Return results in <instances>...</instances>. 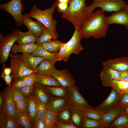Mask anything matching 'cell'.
<instances>
[{"label": "cell", "mask_w": 128, "mask_h": 128, "mask_svg": "<svg viewBox=\"0 0 128 128\" xmlns=\"http://www.w3.org/2000/svg\"><path fill=\"white\" fill-rule=\"evenodd\" d=\"M105 11L98 10L91 14L83 23L79 31L80 37L98 39L105 37L109 25L105 22Z\"/></svg>", "instance_id": "obj_1"}, {"label": "cell", "mask_w": 128, "mask_h": 128, "mask_svg": "<svg viewBox=\"0 0 128 128\" xmlns=\"http://www.w3.org/2000/svg\"><path fill=\"white\" fill-rule=\"evenodd\" d=\"M66 10L61 17L71 22L75 30L79 31L90 14L87 10L86 0H70Z\"/></svg>", "instance_id": "obj_2"}, {"label": "cell", "mask_w": 128, "mask_h": 128, "mask_svg": "<svg viewBox=\"0 0 128 128\" xmlns=\"http://www.w3.org/2000/svg\"><path fill=\"white\" fill-rule=\"evenodd\" d=\"M56 7L55 3H53L49 8L42 10L35 5L32 6L30 12L25 14L27 16L35 18L39 21L46 27L55 32H57L56 20L54 19L52 16Z\"/></svg>", "instance_id": "obj_3"}, {"label": "cell", "mask_w": 128, "mask_h": 128, "mask_svg": "<svg viewBox=\"0 0 128 128\" xmlns=\"http://www.w3.org/2000/svg\"><path fill=\"white\" fill-rule=\"evenodd\" d=\"M126 7V4L123 0H95L87 7L90 14L93 13L96 8L100 7L101 9L108 12L119 11Z\"/></svg>", "instance_id": "obj_4"}, {"label": "cell", "mask_w": 128, "mask_h": 128, "mask_svg": "<svg viewBox=\"0 0 128 128\" xmlns=\"http://www.w3.org/2000/svg\"><path fill=\"white\" fill-rule=\"evenodd\" d=\"M24 7L22 0H11L8 2L0 5V9L11 15L18 26L23 24L22 12Z\"/></svg>", "instance_id": "obj_5"}, {"label": "cell", "mask_w": 128, "mask_h": 128, "mask_svg": "<svg viewBox=\"0 0 128 128\" xmlns=\"http://www.w3.org/2000/svg\"><path fill=\"white\" fill-rule=\"evenodd\" d=\"M19 31L16 29L11 33L6 35L0 41V61L3 65L7 60L11 48L18 39Z\"/></svg>", "instance_id": "obj_6"}, {"label": "cell", "mask_w": 128, "mask_h": 128, "mask_svg": "<svg viewBox=\"0 0 128 128\" xmlns=\"http://www.w3.org/2000/svg\"><path fill=\"white\" fill-rule=\"evenodd\" d=\"M11 76L14 81L35 72L27 68L18 55L10 54Z\"/></svg>", "instance_id": "obj_7"}, {"label": "cell", "mask_w": 128, "mask_h": 128, "mask_svg": "<svg viewBox=\"0 0 128 128\" xmlns=\"http://www.w3.org/2000/svg\"><path fill=\"white\" fill-rule=\"evenodd\" d=\"M68 104L74 108L84 110L93 108L80 93L75 84L69 88Z\"/></svg>", "instance_id": "obj_8"}, {"label": "cell", "mask_w": 128, "mask_h": 128, "mask_svg": "<svg viewBox=\"0 0 128 128\" xmlns=\"http://www.w3.org/2000/svg\"><path fill=\"white\" fill-rule=\"evenodd\" d=\"M82 39L79 36V31L75 30L72 37L66 42V52L63 61H68L71 54H78L82 51L83 48L81 44V41Z\"/></svg>", "instance_id": "obj_9"}, {"label": "cell", "mask_w": 128, "mask_h": 128, "mask_svg": "<svg viewBox=\"0 0 128 128\" xmlns=\"http://www.w3.org/2000/svg\"><path fill=\"white\" fill-rule=\"evenodd\" d=\"M12 93L13 89L11 85H8L3 93L5 103L2 111L6 116L16 119L17 112L13 98Z\"/></svg>", "instance_id": "obj_10"}, {"label": "cell", "mask_w": 128, "mask_h": 128, "mask_svg": "<svg viewBox=\"0 0 128 128\" xmlns=\"http://www.w3.org/2000/svg\"><path fill=\"white\" fill-rule=\"evenodd\" d=\"M105 21L109 25L112 24L122 25L128 27V8L126 7L119 11L114 12L111 15L105 17Z\"/></svg>", "instance_id": "obj_11"}, {"label": "cell", "mask_w": 128, "mask_h": 128, "mask_svg": "<svg viewBox=\"0 0 128 128\" xmlns=\"http://www.w3.org/2000/svg\"><path fill=\"white\" fill-rule=\"evenodd\" d=\"M123 94L119 93L112 88L109 96L101 104L95 108L94 110L104 112L118 105L120 102Z\"/></svg>", "instance_id": "obj_12"}, {"label": "cell", "mask_w": 128, "mask_h": 128, "mask_svg": "<svg viewBox=\"0 0 128 128\" xmlns=\"http://www.w3.org/2000/svg\"><path fill=\"white\" fill-rule=\"evenodd\" d=\"M120 72L103 65L102 69L100 75V79L104 87H111L112 81L118 80Z\"/></svg>", "instance_id": "obj_13"}, {"label": "cell", "mask_w": 128, "mask_h": 128, "mask_svg": "<svg viewBox=\"0 0 128 128\" xmlns=\"http://www.w3.org/2000/svg\"><path fill=\"white\" fill-rule=\"evenodd\" d=\"M51 75L55 78L61 86L69 88L75 84V80L70 72L66 69L58 70Z\"/></svg>", "instance_id": "obj_14"}, {"label": "cell", "mask_w": 128, "mask_h": 128, "mask_svg": "<svg viewBox=\"0 0 128 128\" xmlns=\"http://www.w3.org/2000/svg\"><path fill=\"white\" fill-rule=\"evenodd\" d=\"M31 18L25 14L23 15V24L27 27L28 31L32 33L38 38L41 35L45 27L39 21L37 20L36 21H33Z\"/></svg>", "instance_id": "obj_15"}, {"label": "cell", "mask_w": 128, "mask_h": 128, "mask_svg": "<svg viewBox=\"0 0 128 128\" xmlns=\"http://www.w3.org/2000/svg\"><path fill=\"white\" fill-rule=\"evenodd\" d=\"M122 106L118 105L103 112L102 120L106 128L109 126L122 112Z\"/></svg>", "instance_id": "obj_16"}, {"label": "cell", "mask_w": 128, "mask_h": 128, "mask_svg": "<svg viewBox=\"0 0 128 128\" xmlns=\"http://www.w3.org/2000/svg\"><path fill=\"white\" fill-rule=\"evenodd\" d=\"M103 65L119 71L128 70V57L119 58L106 61Z\"/></svg>", "instance_id": "obj_17"}, {"label": "cell", "mask_w": 128, "mask_h": 128, "mask_svg": "<svg viewBox=\"0 0 128 128\" xmlns=\"http://www.w3.org/2000/svg\"><path fill=\"white\" fill-rule=\"evenodd\" d=\"M55 63L48 59H45L38 65L34 71L38 75H50L58 70L55 68Z\"/></svg>", "instance_id": "obj_18"}, {"label": "cell", "mask_w": 128, "mask_h": 128, "mask_svg": "<svg viewBox=\"0 0 128 128\" xmlns=\"http://www.w3.org/2000/svg\"><path fill=\"white\" fill-rule=\"evenodd\" d=\"M18 55L26 67L28 69L34 71L40 62L45 59L40 56L32 55L31 53Z\"/></svg>", "instance_id": "obj_19"}, {"label": "cell", "mask_w": 128, "mask_h": 128, "mask_svg": "<svg viewBox=\"0 0 128 128\" xmlns=\"http://www.w3.org/2000/svg\"><path fill=\"white\" fill-rule=\"evenodd\" d=\"M68 103V98L64 97H51L46 105L47 110H50L58 113Z\"/></svg>", "instance_id": "obj_20"}, {"label": "cell", "mask_w": 128, "mask_h": 128, "mask_svg": "<svg viewBox=\"0 0 128 128\" xmlns=\"http://www.w3.org/2000/svg\"><path fill=\"white\" fill-rule=\"evenodd\" d=\"M41 85L51 97H58L68 98L69 94V88L62 86L56 87Z\"/></svg>", "instance_id": "obj_21"}, {"label": "cell", "mask_w": 128, "mask_h": 128, "mask_svg": "<svg viewBox=\"0 0 128 128\" xmlns=\"http://www.w3.org/2000/svg\"><path fill=\"white\" fill-rule=\"evenodd\" d=\"M39 46L36 43L23 44H14L11 49L13 54H17L18 53L22 54L31 53L36 50Z\"/></svg>", "instance_id": "obj_22"}, {"label": "cell", "mask_w": 128, "mask_h": 128, "mask_svg": "<svg viewBox=\"0 0 128 128\" xmlns=\"http://www.w3.org/2000/svg\"><path fill=\"white\" fill-rule=\"evenodd\" d=\"M73 109L68 103L58 112L56 120L59 122L72 123L71 119Z\"/></svg>", "instance_id": "obj_23"}, {"label": "cell", "mask_w": 128, "mask_h": 128, "mask_svg": "<svg viewBox=\"0 0 128 128\" xmlns=\"http://www.w3.org/2000/svg\"><path fill=\"white\" fill-rule=\"evenodd\" d=\"M35 83L43 86L56 87L62 86L55 78L49 74H37Z\"/></svg>", "instance_id": "obj_24"}, {"label": "cell", "mask_w": 128, "mask_h": 128, "mask_svg": "<svg viewBox=\"0 0 128 128\" xmlns=\"http://www.w3.org/2000/svg\"><path fill=\"white\" fill-rule=\"evenodd\" d=\"M32 55L39 56L45 59H48L55 62L59 61V57L58 52L53 53L50 52L39 46L38 48L31 53Z\"/></svg>", "instance_id": "obj_25"}, {"label": "cell", "mask_w": 128, "mask_h": 128, "mask_svg": "<svg viewBox=\"0 0 128 128\" xmlns=\"http://www.w3.org/2000/svg\"><path fill=\"white\" fill-rule=\"evenodd\" d=\"M33 92L35 97L40 101L47 104L51 97L41 85L36 83L34 85Z\"/></svg>", "instance_id": "obj_26"}, {"label": "cell", "mask_w": 128, "mask_h": 128, "mask_svg": "<svg viewBox=\"0 0 128 128\" xmlns=\"http://www.w3.org/2000/svg\"><path fill=\"white\" fill-rule=\"evenodd\" d=\"M38 40V38L28 31L26 32L20 31L16 42L19 44L36 43Z\"/></svg>", "instance_id": "obj_27"}, {"label": "cell", "mask_w": 128, "mask_h": 128, "mask_svg": "<svg viewBox=\"0 0 128 128\" xmlns=\"http://www.w3.org/2000/svg\"><path fill=\"white\" fill-rule=\"evenodd\" d=\"M86 117L85 110L74 108L71 119V123L77 128H81Z\"/></svg>", "instance_id": "obj_28"}, {"label": "cell", "mask_w": 128, "mask_h": 128, "mask_svg": "<svg viewBox=\"0 0 128 128\" xmlns=\"http://www.w3.org/2000/svg\"><path fill=\"white\" fill-rule=\"evenodd\" d=\"M59 38L57 32H55L45 27L41 35L38 38L36 43L39 46L42 43L49 41L53 39Z\"/></svg>", "instance_id": "obj_29"}, {"label": "cell", "mask_w": 128, "mask_h": 128, "mask_svg": "<svg viewBox=\"0 0 128 128\" xmlns=\"http://www.w3.org/2000/svg\"><path fill=\"white\" fill-rule=\"evenodd\" d=\"M16 119L20 125L25 128L33 127L27 110L23 112L17 113Z\"/></svg>", "instance_id": "obj_30"}, {"label": "cell", "mask_w": 128, "mask_h": 128, "mask_svg": "<svg viewBox=\"0 0 128 128\" xmlns=\"http://www.w3.org/2000/svg\"><path fill=\"white\" fill-rule=\"evenodd\" d=\"M63 43L56 38L42 43L39 46L50 52L56 53L58 52L61 45Z\"/></svg>", "instance_id": "obj_31"}, {"label": "cell", "mask_w": 128, "mask_h": 128, "mask_svg": "<svg viewBox=\"0 0 128 128\" xmlns=\"http://www.w3.org/2000/svg\"><path fill=\"white\" fill-rule=\"evenodd\" d=\"M110 128H128V115L123 112L109 126Z\"/></svg>", "instance_id": "obj_32"}, {"label": "cell", "mask_w": 128, "mask_h": 128, "mask_svg": "<svg viewBox=\"0 0 128 128\" xmlns=\"http://www.w3.org/2000/svg\"><path fill=\"white\" fill-rule=\"evenodd\" d=\"M4 116L0 117V128H20V125L16 119L6 116L4 113Z\"/></svg>", "instance_id": "obj_33"}, {"label": "cell", "mask_w": 128, "mask_h": 128, "mask_svg": "<svg viewBox=\"0 0 128 128\" xmlns=\"http://www.w3.org/2000/svg\"><path fill=\"white\" fill-rule=\"evenodd\" d=\"M27 110L33 125L36 117L37 102L36 98L33 95L30 96L28 101Z\"/></svg>", "instance_id": "obj_34"}, {"label": "cell", "mask_w": 128, "mask_h": 128, "mask_svg": "<svg viewBox=\"0 0 128 128\" xmlns=\"http://www.w3.org/2000/svg\"><path fill=\"white\" fill-rule=\"evenodd\" d=\"M110 87L117 92L123 94L128 87V82L122 80H114L112 82Z\"/></svg>", "instance_id": "obj_35"}, {"label": "cell", "mask_w": 128, "mask_h": 128, "mask_svg": "<svg viewBox=\"0 0 128 128\" xmlns=\"http://www.w3.org/2000/svg\"><path fill=\"white\" fill-rule=\"evenodd\" d=\"M57 113L50 110H47L44 119L46 128H53L55 124Z\"/></svg>", "instance_id": "obj_36"}, {"label": "cell", "mask_w": 128, "mask_h": 128, "mask_svg": "<svg viewBox=\"0 0 128 128\" xmlns=\"http://www.w3.org/2000/svg\"><path fill=\"white\" fill-rule=\"evenodd\" d=\"M81 128H105L106 127L102 123L89 119L86 117Z\"/></svg>", "instance_id": "obj_37"}, {"label": "cell", "mask_w": 128, "mask_h": 128, "mask_svg": "<svg viewBox=\"0 0 128 128\" xmlns=\"http://www.w3.org/2000/svg\"><path fill=\"white\" fill-rule=\"evenodd\" d=\"M93 108L85 110L86 117L89 119L102 123L103 112L94 110L93 109Z\"/></svg>", "instance_id": "obj_38"}, {"label": "cell", "mask_w": 128, "mask_h": 128, "mask_svg": "<svg viewBox=\"0 0 128 128\" xmlns=\"http://www.w3.org/2000/svg\"><path fill=\"white\" fill-rule=\"evenodd\" d=\"M36 99L37 102L36 117L39 119H43L47 111L46 104L40 101L36 98Z\"/></svg>", "instance_id": "obj_39"}, {"label": "cell", "mask_w": 128, "mask_h": 128, "mask_svg": "<svg viewBox=\"0 0 128 128\" xmlns=\"http://www.w3.org/2000/svg\"><path fill=\"white\" fill-rule=\"evenodd\" d=\"M37 74L35 72L23 77L26 85H33L36 83Z\"/></svg>", "instance_id": "obj_40"}, {"label": "cell", "mask_w": 128, "mask_h": 128, "mask_svg": "<svg viewBox=\"0 0 128 128\" xmlns=\"http://www.w3.org/2000/svg\"><path fill=\"white\" fill-rule=\"evenodd\" d=\"M17 113L23 112L27 110L28 101L25 98L15 104Z\"/></svg>", "instance_id": "obj_41"}, {"label": "cell", "mask_w": 128, "mask_h": 128, "mask_svg": "<svg viewBox=\"0 0 128 128\" xmlns=\"http://www.w3.org/2000/svg\"><path fill=\"white\" fill-rule=\"evenodd\" d=\"M34 85L32 86L25 85L18 90L25 97L30 96L33 92Z\"/></svg>", "instance_id": "obj_42"}, {"label": "cell", "mask_w": 128, "mask_h": 128, "mask_svg": "<svg viewBox=\"0 0 128 128\" xmlns=\"http://www.w3.org/2000/svg\"><path fill=\"white\" fill-rule=\"evenodd\" d=\"M25 85V82L23 77L14 81L11 86L13 89L19 90Z\"/></svg>", "instance_id": "obj_43"}, {"label": "cell", "mask_w": 128, "mask_h": 128, "mask_svg": "<svg viewBox=\"0 0 128 128\" xmlns=\"http://www.w3.org/2000/svg\"><path fill=\"white\" fill-rule=\"evenodd\" d=\"M54 128H77L71 123L59 121L56 119Z\"/></svg>", "instance_id": "obj_44"}, {"label": "cell", "mask_w": 128, "mask_h": 128, "mask_svg": "<svg viewBox=\"0 0 128 128\" xmlns=\"http://www.w3.org/2000/svg\"><path fill=\"white\" fill-rule=\"evenodd\" d=\"M13 96L14 104L25 98V97L18 90L13 89Z\"/></svg>", "instance_id": "obj_45"}, {"label": "cell", "mask_w": 128, "mask_h": 128, "mask_svg": "<svg viewBox=\"0 0 128 128\" xmlns=\"http://www.w3.org/2000/svg\"><path fill=\"white\" fill-rule=\"evenodd\" d=\"M67 43H63L61 45L60 49L58 52L59 57V61L64 59L66 52Z\"/></svg>", "instance_id": "obj_46"}, {"label": "cell", "mask_w": 128, "mask_h": 128, "mask_svg": "<svg viewBox=\"0 0 128 128\" xmlns=\"http://www.w3.org/2000/svg\"><path fill=\"white\" fill-rule=\"evenodd\" d=\"M33 127L35 128H46V124L44 118L39 119L35 118Z\"/></svg>", "instance_id": "obj_47"}, {"label": "cell", "mask_w": 128, "mask_h": 128, "mask_svg": "<svg viewBox=\"0 0 128 128\" xmlns=\"http://www.w3.org/2000/svg\"><path fill=\"white\" fill-rule=\"evenodd\" d=\"M58 11L61 13L65 12L67 10L68 5V3L55 2Z\"/></svg>", "instance_id": "obj_48"}, {"label": "cell", "mask_w": 128, "mask_h": 128, "mask_svg": "<svg viewBox=\"0 0 128 128\" xmlns=\"http://www.w3.org/2000/svg\"><path fill=\"white\" fill-rule=\"evenodd\" d=\"M2 78L4 80L5 83L8 85H11L12 79L11 76L5 74L2 72L1 75Z\"/></svg>", "instance_id": "obj_49"}, {"label": "cell", "mask_w": 128, "mask_h": 128, "mask_svg": "<svg viewBox=\"0 0 128 128\" xmlns=\"http://www.w3.org/2000/svg\"><path fill=\"white\" fill-rule=\"evenodd\" d=\"M118 80L128 82V70L120 72L119 77Z\"/></svg>", "instance_id": "obj_50"}, {"label": "cell", "mask_w": 128, "mask_h": 128, "mask_svg": "<svg viewBox=\"0 0 128 128\" xmlns=\"http://www.w3.org/2000/svg\"><path fill=\"white\" fill-rule=\"evenodd\" d=\"M118 105L122 106L128 105V93L123 94Z\"/></svg>", "instance_id": "obj_51"}, {"label": "cell", "mask_w": 128, "mask_h": 128, "mask_svg": "<svg viewBox=\"0 0 128 128\" xmlns=\"http://www.w3.org/2000/svg\"><path fill=\"white\" fill-rule=\"evenodd\" d=\"M2 72L5 74L6 75H10L12 73V69L9 67H6L5 64L3 65L2 68Z\"/></svg>", "instance_id": "obj_52"}, {"label": "cell", "mask_w": 128, "mask_h": 128, "mask_svg": "<svg viewBox=\"0 0 128 128\" xmlns=\"http://www.w3.org/2000/svg\"><path fill=\"white\" fill-rule=\"evenodd\" d=\"M4 99L3 94L1 93L0 95V110H3L4 105Z\"/></svg>", "instance_id": "obj_53"}, {"label": "cell", "mask_w": 128, "mask_h": 128, "mask_svg": "<svg viewBox=\"0 0 128 128\" xmlns=\"http://www.w3.org/2000/svg\"><path fill=\"white\" fill-rule=\"evenodd\" d=\"M122 111L128 115V105L122 106Z\"/></svg>", "instance_id": "obj_54"}, {"label": "cell", "mask_w": 128, "mask_h": 128, "mask_svg": "<svg viewBox=\"0 0 128 128\" xmlns=\"http://www.w3.org/2000/svg\"><path fill=\"white\" fill-rule=\"evenodd\" d=\"M70 0H58L57 1L58 2L68 3Z\"/></svg>", "instance_id": "obj_55"}, {"label": "cell", "mask_w": 128, "mask_h": 128, "mask_svg": "<svg viewBox=\"0 0 128 128\" xmlns=\"http://www.w3.org/2000/svg\"><path fill=\"white\" fill-rule=\"evenodd\" d=\"M0 41H1L3 39L4 36H3L2 34L1 33H0Z\"/></svg>", "instance_id": "obj_56"}, {"label": "cell", "mask_w": 128, "mask_h": 128, "mask_svg": "<svg viewBox=\"0 0 128 128\" xmlns=\"http://www.w3.org/2000/svg\"><path fill=\"white\" fill-rule=\"evenodd\" d=\"M128 93V87L126 90V91L124 94Z\"/></svg>", "instance_id": "obj_57"}, {"label": "cell", "mask_w": 128, "mask_h": 128, "mask_svg": "<svg viewBox=\"0 0 128 128\" xmlns=\"http://www.w3.org/2000/svg\"><path fill=\"white\" fill-rule=\"evenodd\" d=\"M126 7L128 8V5L126 4Z\"/></svg>", "instance_id": "obj_58"}, {"label": "cell", "mask_w": 128, "mask_h": 128, "mask_svg": "<svg viewBox=\"0 0 128 128\" xmlns=\"http://www.w3.org/2000/svg\"><path fill=\"white\" fill-rule=\"evenodd\" d=\"M127 28V29L128 31V27Z\"/></svg>", "instance_id": "obj_59"}, {"label": "cell", "mask_w": 128, "mask_h": 128, "mask_svg": "<svg viewBox=\"0 0 128 128\" xmlns=\"http://www.w3.org/2000/svg\"><path fill=\"white\" fill-rule=\"evenodd\" d=\"M56 0V1H58V0Z\"/></svg>", "instance_id": "obj_60"}]
</instances>
